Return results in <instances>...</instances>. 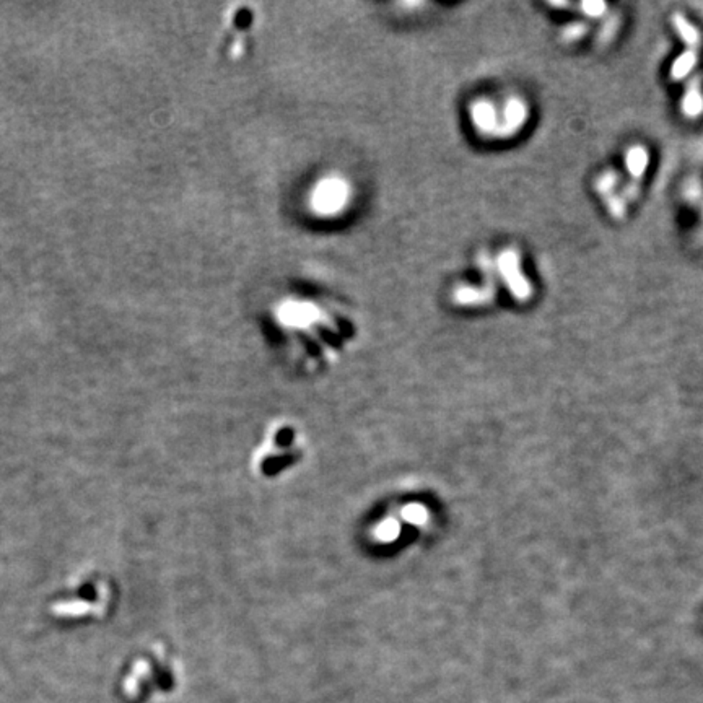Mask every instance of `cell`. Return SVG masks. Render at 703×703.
<instances>
[{
  "label": "cell",
  "mask_w": 703,
  "mask_h": 703,
  "mask_svg": "<svg viewBox=\"0 0 703 703\" xmlns=\"http://www.w3.org/2000/svg\"><path fill=\"white\" fill-rule=\"evenodd\" d=\"M625 163L627 168H629L631 179L620 195H622L625 202H630V200H635L639 198L640 194V184L643 174H645L648 166V152L643 149V147H634V149H630L629 154H627Z\"/></svg>",
  "instance_id": "5b68a950"
},
{
  "label": "cell",
  "mask_w": 703,
  "mask_h": 703,
  "mask_svg": "<svg viewBox=\"0 0 703 703\" xmlns=\"http://www.w3.org/2000/svg\"><path fill=\"white\" fill-rule=\"evenodd\" d=\"M697 61H699V47H687L682 56L675 59L671 67V79L674 81L682 80L695 69Z\"/></svg>",
  "instance_id": "9c48e42d"
},
{
  "label": "cell",
  "mask_w": 703,
  "mask_h": 703,
  "mask_svg": "<svg viewBox=\"0 0 703 703\" xmlns=\"http://www.w3.org/2000/svg\"><path fill=\"white\" fill-rule=\"evenodd\" d=\"M299 456V443L295 428L290 425H280L270 430L259 455L256 456L258 469L263 472L274 474L280 469L290 466Z\"/></svg>",
  "instance_id": "7a4b0ae2"
},
{
  "label": "cell",
  "mask_w": 703,
  "mask_h": 703,
  "mask_svg": "<svg viewBox=\"0 0 703 703\" xmlns=\"http://www.w3.org/2000/svg\"><path fill=\"white\" fill-rule=\"evenodd\" d=\"M682 113L690 119L699 118L703 113V93H702V75H695L685 86L682 98Z\"/></svg>",
  "instance_id": "ba28073f"
},
{
  "label": "cell",
  "mask_w": 703,
  "mask_h": 703,
  "mask_svg": "<svg viewBox=\"0 0 703 703\" xmlns=\"http://www.w3.org/2000/svg\"><path fill=\"white\" fill-rule=\"evenodd\" d=\"M588 25L586 23H570L566 25L562 31V40L565 42L571 41H578L580 38H583L588 33Z\"/></svg>",
  "instance_id": "7c38bea8"
},
{
  "label": "cell",
  "mask_w": 703,
  "mask_h": 703,
  "mask_svg": "<svg viewBox=\"0 0 703 703\" xmlns=\"http://www.w3.org/2000/svg\"><path fill=\"white\" fill-rule=\"evenodd\" d=\"M606 7L607 5L604 2H583L581 4L583 12H585L586 15H590V16H601L604 13V10H606Z\"/></svg>",
  "instance_id": "4fadbf2b"
},
{
  "label": "cell",
  "mask_w": 703,
  "mask_h": 703,
  "mask_svg": "<svg viewBox=\"0 0 703 703\" xmlns=\"http://www.w3.org/2000/svg\"><path fill=\"white\" fill-rule=\"evenodd\" d=\"M430 513L427 506L421 501L412 503L408 501L406 505L396 506L394 511L386 515L378 525H376L375 534L378 539L384 542H397L401 541L402 536L411 532L412 537L418 536L423 527L428 526Z\"/></svg>",
  "instance_id": "6da1fadb"
},
{
  "label": "cell",
  "mask_w": 703,
  "mask_h": 703,
  "mask_svg": "<svg viewBox=\"0 0 703 703\" xmlns=\"http://www.w3.org/2000/svg\"><path fill=\"white\" fill-rule=\"evenodd\" d=\"M673 25H674V30L679 33L680 38H682L685 46L687 47H700V33L697 31L695 26L692 25L684 15L674 13Z\"/></svg>",
  "instance_id": "30bf717a"
},
{
  "label": "cell",
  "mask_w": 703,
  "mask_h": 703,
  "mask_svg": "<svg viewBox=\"0 0 703 703\" xmlns=\"http://www.w3.org/2000/svg\"><path fill=\"white\" fill-rule=\"evenodd\" d=\"M472 122L476 127L484 134H497L500 129V119L497 110L492 103L488 101H477L471 110Z\"/></svg>",
  "instance_id": "52a82bcc"
},
{
  "label": "cell",
  "mask_w": 703,
  "mask_h": 703,
  "mask_svg": "<svg viewBox=\"0 0 703 703\" xmlns=\"http://www.w3.org/2000/svg\"><path fill=\"white\" fill-rule=\"evenodd\" d=\"M350 202V186L339 176H328L316 183L309 195V207L319 217H336Z\"/></svg>",
  "instance_id": "3957f363"
},
{
  "label": "cell",
  "mask_w": 703,
  "mask_h": 703,
  "mask_svg": "<svg viewBox=\"0 0 703 703\" xmlns=\"http://www.w3.org/2000/svg\"><path fill=\"white\" fill-rule=\"evenodd\" d=\"M498 267L505 282L508 283L511 293H513L520 302H526V299L531 297L532 290L530 282H527L526 277L522 275V272L520 269V258H518L515 251H506V253L501 254L498 259Z\"/></svg>",
  "instance_id": "277c9868"
},
{
  "label": "cell",
  "mask_w": 703,
  "mask_h": 703,
  "mask_svg": "<svg viewBox=\"0 0 703 703\" xmlns=\"http://www.w3.org/2000/svg\"><path fill=\"white\" fill-rule=\"evenodd\" d=\"M617 181H619V176H617V173H615V171L604 173L602 176L599 178L598 181H596L598 193L601 194L604 199L609 198L610 194H615V188H617Z\"/></svg>",
  "instance_id": "8fae6325"
},
{
  "label": "cell",
  "mask_w": 703,
  "mask_h": 703,
  "mask_svg": "<svg viewBox=\"0 0 703 703\" xmlns=\"http://www.w3.org/2000/svg\"><path fill=\"white\" fill-rule=\"evenodd\" d=\"M527 119V108L525 105V101L518 100V98H511L510 101H506V106L503 110V122L500 125L498 135H511L515 134L518 129H521L525 125Z\"/></svg>",
  "instance_id": "8992f818"
}]
</instances>
